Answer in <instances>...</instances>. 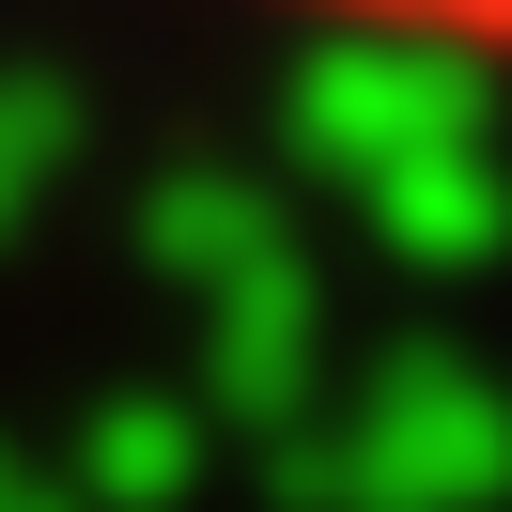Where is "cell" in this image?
I'll return each mask as SVG.
<instances>
[{
    "label": "cell",
    "mask_w": 512,
    "mask_h": 512,
    "mask_svg": "<svg viewBox=\"0 0 512 512\" xmlns=\"http://www.w3.org/2000/svg\"><path fill=\"white\" fill-rule=\"evenodd\" d=\"M311 47H357V63H419V78H512V0H249Z\"/></svg>",
    "instance_id": "cell-1"
}]
</instances>
